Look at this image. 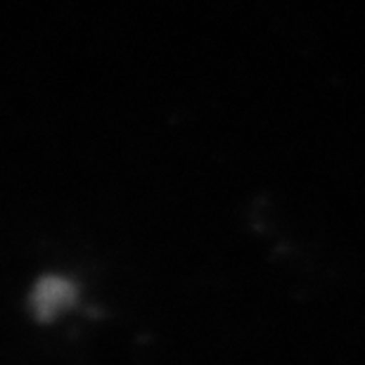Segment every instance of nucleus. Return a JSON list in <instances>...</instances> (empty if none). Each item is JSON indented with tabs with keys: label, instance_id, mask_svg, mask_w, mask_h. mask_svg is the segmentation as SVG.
Masks as SVG:
<instances>
[{
	"label": "nucleus",
	"instance_id": "1",
	"mask_svg": "<svg viewBox=\"0 0 365 365\" xmlns=\"http://www.w3.org/2000/svg\"><path fill=\"white\" fill-rule=\"evenodd\" d=\"M76 284L62 275H46L31 292V309L41 320H53L76 304Z\"/></svg>",
	"mask_w": 365,
	"mask_h": 365
}]
</instances>
